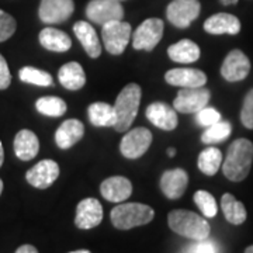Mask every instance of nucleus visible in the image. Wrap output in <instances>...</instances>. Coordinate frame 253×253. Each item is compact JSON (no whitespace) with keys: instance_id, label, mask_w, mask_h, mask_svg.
I'll return each mask as SVG.
<instances>
[{"instance_id":"nucleus-19","label":"nucleus","mask_w":253,"mask_h":253,"mask_svg":"<svg viewBox=\"0 0 253 253\" xmlns=\"http://www.w3.org/2000/svg\"><path fill=\"white\" fill-rule=\"evenodd\" d=\"M204 30L212 36H221V34L235 36L241 31V21L234 14L218 13L206 20Z\"/></svg>"},{"instance_id":"nucleus-3","label":"nucleus","mask_w":253,"mask_h":253,"mask_svg":"<svg viewBox=\"0 0 253 253\" xmlns=\"http://www.w3.org/2000/svg\"><path fill=\"white\" fill-rule=\"evenodd\" d=\"M142 90L136 83L126 84L123 90L118 93L116 103H114V114H116V124L114 129L118 132H126L134 123L138 109L141 104Z\"/></svg>"},{"instance_id":"nucleus-44","label":"nucleus","mask_w":253,"mask_h":253,"mask_svg":"<svg viewBox=\"0 0 253 253\" xmlns=\"http://www.w3.org/2000/svg\"><path fill=\"white\" fill-rule=\"evenodd\" d=\"M1 191H3V181L0 179V194H1Z\"/></svg>"},{"instance_id":"nucleus-39","label":"nucleus","mask_w":253,"mask_h":253,"mask_svg":"<svg viewBox=\"0 0 253 253\" xmlns=\"http://www.w3.org/2000/svg\"><path fill=\"white\" fill-rule=\"evenodd\" d=\"M3 161H4V154H3V145L0 142V168L3 165Z\"/></svg>"},{"instance_id":"nucleus-24","label":"nucleus","mask_w":253,"mask_h":253,"mask_svg":"<svg viewBox=\"0 0 253 253\" xmlns=\"http://www.w3.org/2000/svg\"><path fill=\"white\" fill-rule=\"evenodd\" d=\"M59 82L68 90H81L86 83V75L81 63L68 62L58 72Z\"/></svg>"},{"instance_id":"nucleus-4","label":"nucleus","mask_w":253,"mask_h":253,"mask_svg":"<svg viewBox=\"0 0 253 253\" xmlns=\"http://www.w3.org/2000/svg\"><path fill=\"white\" fill-rule=\"evenodd\" d=\"M155 217V211L146 204L126 203L111 210V222L117 229H132L135 226L146 225Z\"/></svg>"},{"instance_id":"nucleus-21","label":"nucleus","mask_w":253,"mask_h":253,"mask_svg":"<svg viewBox=\"0 0 253 253\" xmlns=\"http://www.w3.org/2000/svg\"><path fill=\"white\" fill-rule=\"evenodd\" d=\"M73 33L78 37L79 42L84 48L86 54L90 58H99L101 55V45H100L99 37L96 34V30L86 21H78L73 26Z\"/></svg>"},{"instance_id":"nucleus-23","label":"nucleus","mask_w":253,"mask_h":253,"mask_svg":"<svg viewBox=\"0 0 253 253\" xmlns=\"http://www.w3.org/2000/svg\"><path fill=\"white\" fill-rule=\"evenodd\" d=\"M40 151V141L30 129L18 131L14 138V152L20 161H31Z\"/></svg>"},{"instance_id":"nucleus-20","label":"nucleus","mask_w":253,"mask_h":253,"mask_svg":"<svg viewBox=\"0 0 253 253\" xmlns=\"http://www.w3.org/2000/svg\"><path fill=\"white\" fill-rule=\"evenodd\" d=\"M84 135V126L79 120H66L55 132V142L61 149H69Z\"/></svg>"},{"instance_id":"nucleus-7","label":"nucleus","mask_w":253,"mask_h":253,"mask_svg":"<svg viewBox=\"0 0 253 253\" xmlns=\"http://www.w3.org/2000/svg\"><path fill=\"white\" fill-rule=\"evenodd\" d=\"M152 144V132L144 126L129 129L121 139L120 151L126 159H138Z\"/></svg>"},{"instance_id":"nucleus-28","label":"nucleus","mask_w":253,"mask_h":253,"mask_svg":"<svg viewBox=\"0 0 253 253\" xmlns=\"http://www.w3.org/2000/svg\"><path fill=\"white\" fill-rule=\"evenodd\" d=\"M197 166L207 176H214L222 166V154L215 146H210L199 155Z\"/></svg>"},{"instance_id":"nucleus-32","label":"nucleus","mask_w":253,"mask_h":253,"mask_svg":"<svg viewBox=\"0 0 253 253\" xmlns=\"http://www.w3.org/2000/svg\"><path fill=\"white\" fill-rule=\"evenodd\" d=\"M194 203L200 208V211L203 212V215L207 218H214L218 212V206L215 199L212 197L211 193H208L206 190H199L194 193Z\"/></svg>"},{"instance_id":"nucleus-11","label":"nucleus","mask_w":253,"mask_h":253,"mask_svg":"<svg viewBox=\"0 0 253 253\" xmlns=\"http://www.w3.org/2000/svg\"><path fill=\"white\" fill-rule=\"evenodd\" d=\"M73 0H41L38 16L45 24H59L73 14Z\"/></svg>"},{"instance_id":"nucleus-17","label":"nucleus","mask_w":253,"mask_h":253,"mask_svg":"<svg viewBox=\"0 0 253 253\" xmlns=\"http://www.w3.org/2000/svg\"><path fill=\"white\" fill-rule=\"evenodd\" d=\"M189 184V174L183 169L166 170L161 177V190L170 200L180 199Z\"/></svg>"},{"instance_id":"nucleus-8","label":"nucleus","mask_w":253,"mask_h":253,"mask_svg":"<svg viewBox=\"0 0 253 253\" xmlns=\"http://www.w3.org/2000/svg\"><path fill=\"white\" fill-rule=\"evenodd\" d=\"M163 21L161 18H148L136 28L132 36V46L138 51H152L163 37Z\"/></svg>"},{"instance_id":"nucleus-34","label":"nucleus","mask_w":253,"mask_h":253,"mask_svg":"<svg viewBox=\"0 0 253 253\" xmlns=\"http://www.w3.org/2000/svg\"><path fill=\"white\" fill-rule=\"evenodd\" d=\"M241 121L248 129H253V89L246 93L241 110Z\"/></svg>"},{"instance_id":"nucleus-31","label":"nucleus","mask_w":253,"mask_h":253,"mask_svg":"<svg viewBox=\"0 0 253 253\" xmlns=\"http://www.w3.org/2000/svg\"><path fill=\"white\" fill-rule=\"evenodd\" d=\"M18 78L20 81L24 83H31V84H37V86H52V76L45 71L37 69L33 66H24L20 69L18 72Z\"/></svg>"},{"instance_id":"nucleus-9","label":"nucleus","mask_w":253,"mask_h":253,"mask_svg":"<svg viewBox=\"0 0 253 253\" xmlns=\"http://www.w3.org/2000/svg\"><path fill=\"white\" fill-rule=\"evenodd\" d=\"M87 18L104 26L111 21H118L124 18V9L118 0H90L86 7Z\"/></svg>"},{"instance_id":"nucleus-25","label":"nucleus","mask_w":253,"mask_h":253,"mask_svg":"<svg viewBox=\"0 0 253 253\" xmlns=\"http://www.w3.org/2000/svg\"><path fill=\"white\" fill-rule=\"evenodd\" d=\"M200 46L191 40H181L168 48L169 58L179 63H193L200 58Z\"/></svg>"},{"instance_id":"nucleus-2","label":"nucleus","mask_w":253,"mask_h":253,"mask_svg":"<svg viewBox=\"0 0 253 253\" xmlns=\"http://www.w3.org/2000/svg\"><path fill=\"white\" fill-rule=\"evenodd\" d=\"M168 224L173 232L191 241L208 239L211 232V226L206 218L187 210H174L169 212Z\"/></svg>"},{"instance_id":"nucleus-33","label":"nucleus","mask_w":253,"mask_h":253,"mask_svg":"<svg viewBox=\"0 0 253 253\" xmlns=\"http://www.w3.org/2000/svg\"><path fill=\"white\" fill-rule=\"evenodd\" d=\"M16 28H17L16 20L9 13L0 10V42L7 41L16 33Z\"/></svg>"},{"instance_id":"nucleus-42","label":"nucleus","mask_w":253,"mask_h":253,"mask_svg":"<svg viewBox=\"0 0 253 253\" xmlns=\"http://www.w3.org/2000/svg\"><path fill=\"white\" fill-rule=\"evenodd\" d=\"M69 253H91L90 251H87V249H81V251H73V252Z\"/></svg>"},{"instance_id":"nucleus-22","label":"nucleus","mask_w":253,"mask_h":253,"mask_svg":"<svg viewBox=\"0 0 253 253\" xmlns=\"http://www.w3.org/2000/svg\"><path fill=\"white\" fill-rule=\"evenodd\" d=\"M40 44L52 52H66L72 46V40L66 33L54 27L44 28L40 36Z\"/></svg>"},{"instance_id":"nucleus-14","label":"nucleus","mask_w":253,"mask_h":253,"mask_svg":"<svg viewBox=\"0 0 253 253\" xmlns=\"http://www.w3.org/2000/svg\"><path fill=\"white\" fill-rule=\"evenodd\" d=\"M103 219V207L97 199H84L76 207L75 225L79 229H91L100 225Z\"/></svg>"},{"instance_id":"nucleus-5","label":"nucleus","mask_w":253,"mask_h":253,"mask_svg":"<svg viewBox=\"0 0 253 253\" xmlns=\"http://www.w3.org/2000/svg\"><path fill=\"white\" fill-rule=\"evenodd\" d=\"M131 37V26L123 21H111L103 26L101 38L107 52L111 55H121L126 51Z\"/></svg>"},{"instance_id":"nucleus-40","label":"nucleus","mask_w":253,"mask_h":253,"mask_svg":"<svg viewBox=\"0 0 253 253\" xmlns=\"http://www.w3.org/2000/svg\"><path fill=\"white\" fill-rule=\"evenodd\" d=\"M222 1V4H225V6H228V4H236L238 3V0H221Z\"/></svg>"},{"instance_id":"nucleus-43","label":"nucleus","mask_w":253,"mask_h":253,"mask_svg":"<svg viewBox=\"0 0 253 253\" xmlns=\"http://www.w3.org/2000/svg\"><path fill=\"white\" fill-rule=\"evenodd\" d=\"M245 253H253V245H252V246H249V248H246Z\"/></svg>"},{"instance_id":"nucleus-26","label":"nucleus","mask_w":253,"mask_h":253,"mask_svg":"<svg viewBox=\"0 0 253 253\" xmlns=\"http://www.w3.org/2000/svg\"><path fill=\"white\" fill-rule=\"evenodd\" d=\"M221 208H222V212L225 215V219L229 224L241 225V224H244L245 221H246V217H248L246 208L232 194L225 193L222 196V199H221Z\"/></svg>"},{"instance_id":"nucleus-13","label":"nucleus","mask_w":253,"mask_h":253,"mask_svg":"<svg viewBox=\"0 0 253 253\" xmlns=\"http://www.w3.org/2000/svg\"><path fill=\"white\" fill-rule=\"evenodd\" d=\"M58 176H59V165L51 159H44L38 162L26 173L27 181L36 189H48L49 186L54 184Z\"/></svg>"},{"instance_id":"nucleus-12","label":"nucleus","mask_w":253,"mask_h":253,"mask_svg":"<svg viewBox=\"0 0 253 253\" xmlns=\"http://www.w3.org/2000/svg\"><path fill=\"white\" fill-rule=\"evenodd\" d=\"M251 72V61L241 49H232L222 62L221 76L226 82H241Z\"/></svg>"},{"instance_id":"nucleus-18","label":"nucleus","mask_w":253,"mask_h":253,"mask_svg":"<svg viewBox=\"0 0 253 253\" xmlns=\"http://www.w3.org/2000/svg\"><path fill=\"white\" fill-rule=\"evenodd\" d=\"M100 193L111 203H123L132 193V184L124 176H113L101 183Z\"/></svg>"},{"instance_id":"nucleus-38","label":"nucleus","mask_w":253,"mask_h":253,"mask_svg":"<svg viewBox=\"0 0 253 253\" xmlns=\"http://www.w3.org/2000/svg\"><path fill=\"white\" fill-rule=\"evenodd\" d=\"M16 253H38V251L33 245H23L16 251Z\"/></svg>"},{"instance_id":"nucleus-41","label":"nucleus","mask_w":253,"mask_h":253,"mask_svg":"<svg viewBox=\"0 0 253 253\" xmlns=\"http://www.w3.org/2000/svg\"><path fill=\"white\" fill-rule=\"evenodd\" d=\"M168 155H169V156H174V155H176V149L169 148V149H168Z\"/></svg>"},{"instance_id":"nucleus-37","label":"nucleus","mask_w":253,"mask_h":253,"mask_svg":"<svg viewBox=\"0 0 253 253\" xmlns=\"http://www.w3.org/2000/svg\"><path fill=\"white\" fill-rule=\"evenodd\" d=\"M187 253H215V246L207 239L196 241V244L191 245L187 249Z\"/></svg>"},{"instance_id":"nucleus-15","label":"nucleus","mask_w":253,"mask_h":253,"mask_svg":"<svg viewBox=\"0 0 253 253\" xmlns=\"http://www.w3.org/2000/svg\"><path fill=\"white\" fill-rule=\"evenodd\" d=\"M145 116L155 126L165 131H172L177 126V123H179L174 107L162 101L149 104L145 111Z\"/></svg>"},{"instance_id":"nucleus-27","label":"nucleus","mask_w":253,"mask_h":253,"mask_svg":"<svg viewBox=\"0 0 253 253\" xmlns=\"http://www.w3.org/2000/svg\"><path fill=\"white\" fill-rule=\"evenodd\" d=\"M87 116L94 126H114L116 124L114 107L107 103H91L87 109Z\"/></svg>"},{"instance_id":"nucleus-16","label":"nucleus","mask_w":253,"mask_h":253,"mask_svg":"<svg viewBox=\"0 0 253 253\" xmlns=\"http://www.w3.org/2000/svg\"><path fill=\"white\" fill-rule=\"evenodd\" d=\"M165 81L179 87H203L207 83V75L200 69L176 68L166 72Z\"/></svg>"},{"instance_id":"nucleus-45","label":"nucleus","mask_w":253,"mask_h":253,"mask_svg":"<svg viewBox=\"0 0 253 253\" xmlns=\"http://www.w3.org/2000/svg\"><path fill=\"white\" fill-rule=\"evenodd\" d=\"M118 1H121V0H118Z\"/></svg>"},{"instance_id":"nucleus-1","label":"nucleus","mask_w":253,"mask_h":253,"mask_svg":"<svg viewBox=\"0 0 253 253\" xmlns=\"http://www.w3.org/2000/svg\"><path fill=\"white\" fill-rule=\"evenodd\" d=\"M253 162V144L249 139L239 138L229 145L222 172L231 181H242L248 177Z\"/></svg>"},{"instance_id":"nucleus-10","label":"nucleus","mask_w":253,"mask_h":253,"mask_svg":"<svg viewBox=\"0 0 253 253\" xmlns=\"http://www.w3.org/2000/svg\"><path fill=\"white\" fill-rule=\"evenodd\" d=\"M199 0H173L166 9L168 20L174 27L187 28L200 16Z\"/></svg>"},{"instance_id":"nucleus-36","label":"nucleus","mask_w":253,"mask_h":253,"mask_svg":"<svg viewBox=\"0 0 253 253\" xmlns=\"http://www.w3.org/2000/svg\"><path fill=\"white\" fill-rule=\"evenodd\" d=\"M11 83V73L4 56L0 54V90L7 89Z\"/></svg>"},{"instance_id":"nucleus-29","label":"nucleus","mask_w":253,"mask_h":253,"mask_svg":"<svg viewBox=\"0 0 253 253\" xmlns=\"http://www.w3.org/2000/svg\"><path fill=\"white\" fill-rule=\"evenodd\" d=\"M232 132V126L228 121H219L214 126H207V129L201 135V142L206 145H214L224 142Z\"/></svg>"},{"instance_id":"nucleus-35","label":"nucleus","mask_w":253,"mask_h":253,"mask_svg":"<svg viewBox=\"0 0 253 253\" xmlns=\"http://www.w3.org/2000/svg\"><path fill=\"white\" fill-rule=\"evenodd\" d=\"M196 114H197L196 116L197 123L203 126H211L221 121V114L215 109H212V107H204V109H201Z\"/></svg>"},{"instance_id":"nucleus-30","label":"nucleus","mask_w":253,"mask_h":253,"mask_svg":"<svg viewBox=\"0 0 253 253\" xmlns=\"http://www.w3.org/2000/svg\"><path fill=\"white\" fill-rule=\"evenodd\" d=\"M36 109L46 117H61L66 113V103L59 97L45 96L37 100Z\"/></svg>"},{"instance_id":"nucleus-6","label":"nucleus","mask_w":253,"mask_h":253,"mask_svg":"<svg viewBox=\"0 0 253 253\" xmlns=\"http://www.w3.org/2000/svg\"><path fill=\"white\" fill-rule=\"evenodd\" d=\"M211 99V91L203 87H181L173 101L174 110L183 114H196L207 107Z\"/></svg>"}]
</instances>
